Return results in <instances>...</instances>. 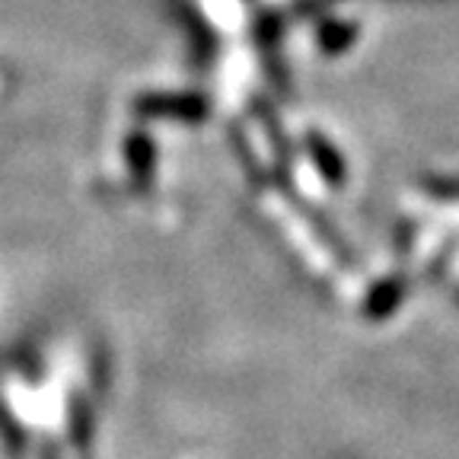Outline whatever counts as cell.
Masks as SVG:
<instances>
[{
    "instance_id": "6da1fadb",
    "label": "cell",
    "mask_w": 459,
    "mask_h": 459,
    "mask_svg": "<svg viewBox=\"0 0 459 459\" xmlns=\"http://www.w3.org/2000/svg\"><path fill=\"white\" fill-rule=\"evenodd\" d=\"M307 147H309V157H313L316 169H319V176H323L332 188H342L344 176H348V166H344L342 153H338L323 134H316V131L307 137Z\"/></svg>"
},
{
    "instance_id": "7a4b0ae2",
    "label": "cell",
    "mask_w": 459,
    "mask_h": 459,
    "mask_svg": "<svg viewBox=\"0 0 459 459\" xmlns=\"http://www.w3.org/2000/svg\"><path fill=\"white\" fill-rule=\"evenodd\" d=\"M402 294H405V287H402L399 278H389V281H383V284H377L370 290V297H367V303H364L367 319L380 323V319L393 316L395 307L402 303Z\"/></svg>"
},
{
    "instance_id": "3957f363",
    "label": "cell",
    "mask_w": 459,
    "mask_h": 459,
    "mask_svg": "<svg viewBox=\"0 0 459 459\" xmlns=\"http://www.w3.org/2000/svg\"><path fill=\"white\" fill-rule=\"evenodd\" d=\"M141 112L147 115H179V118H204L208 115V106H204V100H198V96H166V100H143L141 102Z\"/></svg>"
},
{
    "instance_id": "277c9868",
    "label": "cell",
    "mask_w": 459,
    "mask_h": 459,
    "mask_svg": "<svg viewBox=\"0 0 459 459\" xmlns=\"http://www.w3.org/2000/svg\"><path fill=\"white\" fill-rule=\"evenodd\" d=\"M354 39H358V29H354L351 22H329V26H323V32H319V45H323L329 55H342Z\"/></svg>"
}]
</instances>
